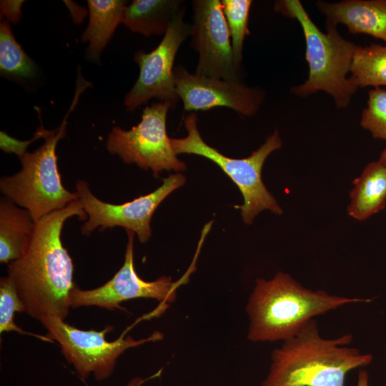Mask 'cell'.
I'll return each mask as SVG.
<instances>
[{"instance_id":"12","label":"cell","mask_w":386,"mask_h":386,"mask_svg":"<svg viewBox=\"0 0 386 386\" xmlns=\"http://www.w3.org/2000/svg\"><path fill=\"white\" fill-rule=\"evenodd\" d=\"M191 46L198 53L195 74L227 80H240L234 63L227 23L220 0L192 1Z\"/></svg>"},{"instance_id":"28","label":"cell","mask_w":386,"mask_h":386,"mask_svg":"<svg viewBox=\"0 0 386 386\" xmlns=\"http://www.w3.org/2000/svg\"><path fill=\"white\" fill-rule=\"evenodd\" d=\"M378 161L386 167V147L382 152Z\"/></svg>"},{"instance_id":"5","label":"cell","mask_w":386,"mask_h":386,"mask_svg":"<svg viewBox=\"0 0 386 386\" xmlns=\"http://www.w3.org/2000/svg\"><path fill=\"white\" fill-rule=\"evenodd\" d=\"M86 87L83 82L76 84L72 104L61 124L48 131L39 148L33 152L26 151L19 157L21 164L19 172L0 179L4 197L28 210L36 223L78 198L75 192H70L62 184L56 148L59 141L66 136L67 117Z\"/></svg>"},{"instance_id":"21","label":"cell","mask_w":386,"mask_h":386,"mask_svg":"<svg viewBox=\"0 0 386 386\" xmlns=\"http://www.w3.org/2000/svg\"><path fill=\"white\" fill-rule=\"evenodd\" d=\"M221 3L230 34L234 63L240 69L244 41L249 34L248 21L252 1L222 0Z\"/></svg>"},{"instance_id":"8","label":"cell","mask_w":386,"mask_h":386,"mask_svg":"<svg viewBox=\"0 0 386 386\" xmlns=\"http://www.w3.org/2000/svg\"><path fill=\"white\" fill-rule=\"evenodd\" d=\"M172 105L154 102L143 110L141 122L129 130L114 127L108 135L106 147L125 164H135L151 170L155 177L165 171H183L186 164L174 152L167 134V115Z\"/></svg>"},{"instance_id":"14","label":"cell","mask_w":386,"mask_h":386,"mask_svg":"<svg viewBox=\"0 0 386 386\" xmlns=\"http://www.w3.org/2000/svg\"><path fill=\"white\" fill-rule=\"evenodd\" d=\"M326 22L345 24L351 34H365L386 43V0L319 1Z\"/></svg>"},{"instance_id":"15","label":"cell","mask_w":386,"mask_h":386,"mask_svg":"<svg viewBox=\"0 0 386 386\" xmlns=\"http://www.w3.org/2000/svg\"><path fill=\"white\" fill-rule=\"evenodd\" d=\"M36 222L29 212L3 197L0 201V262L20 258L33 238Z\"/></svg>"},{"instance_id":"26","label":"cell","mask_w":386,"mask_h":386,"mask_svg":"<svg viewBox=\"0 0 386 386\" xmlns=\"http://www.w3.org/2000/svg\"><path fill=\"white\" fill-rule=\"evenodd\" d=\"M160 373V371L159 372L156 373L155 375L147 378L143 379L140 377H136L132 378L128 383L127 386H142L145 382H147L148 380L159 376Z\"/></svg>"},{"instance_id":"20","label":"cell","mask_w":386,"mask_h":386,"mask_svg":"<svg viewBox=\"0 0 386 386\" xmlns=\"http://www.w3.org/2000/svg\"><path fill=\"white\" fill-rule=\"evenodd\" d=\"M33 60L16 41L8 21L0 24V73L4 77L31 79L37 74Z\"/></svg>"},{"instance_id":"6","label":"cell","mask_w":386,"mask_h":386,"mask_svg":"<svg viewBox=\"0 0 386 386\" xmlns=\"http://www.w3.org/2000/svg\"><path fill=\"white\" fill-rule=\"evenodd\" d=\"M184 123L187 135L180 139L171 138L174 152L177 155L188 154L202 156L221 168L237 186L243 196L244 203L238 207L244 223L252 224L254 218L265 209L277 215L282 214V207L267 190L262 179V167L266 159L282 146L278 130H274L264 143L249 157L236 159L224 155L203 140L198 129L196 113L188 114Z\"/></svg>"},{"instance_id":"23","label":"cell","mask_w":386,"mask_h":386,"mask_svg":"<svg viewBox=\"0 0 386 386\" xmlns=\"http://www.w3.org/2000/svg\"><path fill=\"white\" fill-rule=\"evenodd\" d=\"M360 123L374 138L386 140V89L375 87L369 90Z\"/></svg>"},{"instance_id":"7","label":"cell","mask_w":386,"mask_h":386,"mask_svg":"<svg viewBox=\"0 0 386 386\" xmlns=\"http://www.w3.org/2000/svg\"><path fill=\"white\" fill-rule=\"evenodd\" d=\"M41 322L48 331L46 336L59 342L66 361L74 366L82 380L91 373L99 381L108 378L117 358L125 350L163 337L162 333L155 332L147 338L137 340L132 336L124 337V332L118 339L109 342L106 335L114 328L110 325L96 331L80 330L53 317H46Z\"/></svg>"},{"instance_id":"27","label":"cell","mask_w":386,"mask_h":386,"mask_svg":"<svg viewBox=\"0 0 386 386\" xmlns=\"http://www.w3.org/2000/svg\"><path fill=\"white\" fill-rule=\"evenodd\" d=\"M357 386H369V376L364 370H360L358 373Z\"/></svg>"},{"instance_id":"11","label":"cell","mask_w":386,"mask_h":386,"mask_svg":"<svg viewBox=\"0 0 386 386\" xmlns=\"http://www.w3.org/2000/svg\"><path fill=\"white\" fill-rule=\"evenodd\" d=\"M126 232L128 241L121 268L110 280L97 288L82 290L76 284L71 294V307L97 306L109 310L127 311L121 302L137 298H150L161 303L158 311L162 312L174 301L177 287L187 279L188 274L177 282H173L167 276L151 282L142 279L134 266V233Z\"/></svg>"},{"instance_id":"4","label":"cell","mask_w":386,"mask_h":386,"mask_svg":"<svg viewBox=\"0 0 386 386\" xmlns=\"http://www.w3.org/2000/svg\"><path fill=\"white\" fill-rule=\"evenodd\" d=\"M274 10L295 19L305 39L308 78L303 84L292 87L291 91L305 97L324 91L334 98L337 108L347 107L359 88L350 76H347L357 45L345 39L336 26L328 22H326L327 32H322L299 0L276 1Z\"/></svg>"},{"instance_id":"3","label":"cell","mask_w":386,"mask_h":386,"mask_svg":"<svg viewBox=\"0 0 386 386\" xmlns=\"http://www.w3.org/2000/svg\"><path fill=\"white\" fill-rule=\"evenodd\" d=\"M352 340L350 334L323 338L317 321L310 320L272 351L261 386H345L350 371L367 366L373 359L371 354L348 347Z\"/></svg>"},{"instance_id":"18","label":"cell","mask_w":386,"mask_h":386,"mask_svg":"<svg viewBox=\"0 0 386 386\" xmlns=\"http://www.w3.org/2000/svg\"><path fill=\"white\" fill-rule=\"evenodd\" d=\"M180 0H134L125 7L122 23L144 36L164 34L184 7Z\"/></svg>"},{"instance_id":"16","label":"cell","mask_w":386,"mask_h":386,"mask_svg":"<svg viewBox=\"0 0 386 386\" xmlns=\"http://www.w3.org/2000/svg\"><path fill=\"white\" fill-rule=\"evenodd\" d=\"M347 214L362 221L386 205V167L378 160L369 163L352 182Z\"/></svg>"},{"instance_id":"24","label":"cell","mask_w":386,"mask_h":386,"mask_svg":"<svg viewBox=\"0 0 386 386\" xmlns=\"http://www.w3.org/2000/svg\"><path fill=\"white\" fill-rule=\"evenodd\" d=\"M48 130L44 128L41 124L35 133L34 138L26 142H20L16 139L9 137L4 132H1V149L7 153H15L19 157L24 153L29 144L32 142L36 139L44 138Z\"/></svg>"},{"instance_id":"10","label":"cell","mask_w":386,"mask_h":386,"mask_svg":"<svg viewBox=\"0 0 386 386\" xmlns=\"http://www.w3.org/2000/svg\"><path fill=\"white\" fill-rule=\"evenodd\" d=\"M184 6L175 16L159 44L151 52L134 54L139 74L126 94L124 105L132 112L152 98L169 102L172 108L179 101L175 84L174 63L179 46L190 35L191 26L184 20Z\"/></svg>"},{"instance_id":"13","label":"cell","mask_w":386,"mask_h":386,"mask_svg":"<svg viewBox=\"0 0 386 386\" xmlns=\"http://www.w3.org/2000/svg\"><path fill=\"white\" fill-rule=\"evenodd\" d=\"M174 77L184 110L191 112L227 107L242 116L251 117L258 112L266 95L264 90L248 86L240 80L192 74L181 65L174 67Z\"/></svg>"},{"instance_id":"25","label":"cell","mask_w":386,"mask_h":386,"mask_svg":"<svg viewBox=\"0 0 386 386\" xmlns=\"http://www.w3.org/2000/svg\"><path fill=\"white\" fill-rule=\"evenodd\" d=\"M24 1H1V19L6 16L8 21L17 23L21 16V6Z\"/></svg>"},{"instance_id":"1","label":"cell","mask_w":386,"mask_h":386,"mask_svg":"<svg viewBox=\"0 0 386 386\" xmlns=\"http://www.w3.org/2000/svg\"><path fill=\"white\" fill-rule=\"evenodd\" d=\"M74 216L88 218L79 198L39 221L24 254L8 264L24 312L40 322L48 317L64 320L71 307L74 264L61 234L65 222Z\"/></svg>"},{"instance_id":"19","label":"cell","mask_w":386,"mask_h":386,"mask_svg":"<svg viewBox=\"0 0 386 386\" xmlns=\"http://www.w3.org/2000/svg\"><path fill=\"white\" fill-rule=\"evenodd\" d=\"M350 72L359 88L386 86V43L357 45Z\"/></svg>"},{"instance_id":"22","label":"cell","mask_w":386,"mask_h":386,"mask_svg":"<svg viewBox=\"0 0 386 386\" xmlns=\"http://www.w3.org/2000/svg\"><path fill=\"white\" fill-rule=\"evenodd\" d=\"M24 312V305L11 278L4 277L0 280V333L16 332L29 335L41 340L52 342L46 335L25 332L14 322L15 313Z\"/></svg>"},{"instance_id":"17","label":"cell","mask_w":386,"mask_h":386,"mask_svg":"<svg viewBox=\"0 0 386 386\" xmlns=\"http://www.w3.org/2000/svg\"><path fill=\"white\" fill-rule=\"evenodd\" d=\"M89 20L82 34V42H89L86 56L89 60L99 61L101 54L120 23L127 1L122 0L87 1Z\"/></svg>"},{"instance_id":"2","label":"cell","mask_w":386,"mask_h":386,"mask_svg":"<svg viewBox=\"0 0 386 386\" xmlns=\"http://www.w3.org/2000/svg\"><path fill=\"white\" fill-rule=\"evenodd\" d=\"M371 301L312 290L288 273L279 272L270 279L255 281L246 306L249 320L247 338L256 342L284 341L317 316L347 305Z\"/></svg>"},{"instance_id":"9","label":"cell","mask_w":386,"mask_h":386,"mask_svg":"<svg viewBox=\"0 0 386 386\" xmlns=\"http://www.w3.org/2000/svg\"><path fill=\"white\" fill-rule=\"evenodd\" d=\"M186 182L182 174H172L163 179L162 184L154 192L130 202L114 204L103 202L91 192L84 180L76 182V192L88 218L81 232L89 235L94 229L121 227L137 234L144 243L152 235L150 222L161 202Z\"/></svg>"}]
</instances>
